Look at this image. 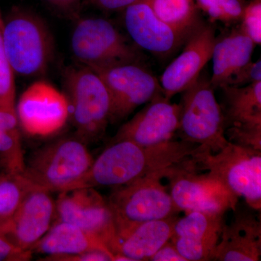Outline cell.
I'll return each mask as SVG.
<instances>
[{"label":"cell","mask_w":261,"mask_h":261,"mask_svg":"<svg viewBox=\"0 0 261 261\" xmlns=\"http://www.w3.org/2000/svg\"><path fill=\"white\" fill-rule=\"evenodd\" d=\"M51 192L35 187L25 195L10 219L8 238L25 250L47 232L56 219V200Z\"/></svg>","instance_id":"obj_18"},{"label":"cell","mask_w":261,"mask_h":261,"mask_svg":"<svg viewBox=\"0 0 261 261\" xmlns=\"http://www.w3.org/2000/svg\"><path fill=\"white\" fill-rule=\"evenodd\" d=\"M196 4L212 21L231 23L240 21L245 5L242 0H195Z\"/></svg>","instance_id":"obj_26"},{"label":"cell","mask_w":261,"mask_h":261,"mask_svg":"<svg viewBox=\"0 0 261 261\" xmlns=\"http://www.w3.org/2000/svg\"><path fill=\"white\" fill-rule=\"evenodd\" d=\"M255 44L240 29L216 37L213 50V74L211 84L214 89L226 87L233 77L252 62Z\"/></svg>","instance_id":"obj_21"},{"label":"cell","mask_w":261,"mask_h":261,"mask_svg":"<svg viewBox=\"0 0 261 261\" xmlns=\"http://www.w3.org/2000/svg\"><path fill=\"white\" fill-rule=\"evenodd\" d=\"M200 171L231 195L243 197L252 210L261 208V151L228 142L216 153L200 151L193 156Z\"/></svg>","instance_id":"obj_4"},{"label":"cell","mask_w":261,"mask_h":261,"mask_svg":"<svg viewBox=\"0 0 261 261\" xmlns=\"http://www.w3.org/2000/svg\"><path fill=\"white\" fill-rule=\"evenodd\" d=\"M42 260L48 261H111L114 260V255L109 250H92L75 254L46 256Z\"/></svg>","instance_id":"obj_29"},{"label":"cell","mask_w":261,"mask_h":261,"mask_svg":"<svg viewBox=\"0 0 261 261\" xmlns=\"http://www.w3.org/2000/svg\"><path fill=\"white\" fill-rule=\"evenodd\" d=\"M3 35L5 51L15 74L32 78L45 73L53 58L54 43L40 17L14 8L3 18Z\"/></svg>","instance_id":"obj_3"},{"label":"cell","mask_w":261,"mask_h":261,"mask_svg":"<svg viewBox=\"0 0 261 261\" xmlns=\"http://www.w3.org/2000/svg\"><path fill=\"white\" fill-rule=\"evenodd\" d=\"M224 214L192 211L176 219L171 240L186 261L214 260Z\"/></svg>","instance_id":"obj_17"},{"label":"cell","mask_w":261,"mask_h":261,"mask_svg":"<svg viewBox=\"0 0 261 261\" xmlns=\"http://www.w3.org/2000/svg\"><path fill=\"white\" fill-rule=\"evenodd\" d=\"M93 161L85 142L76 137H63L33 153L23 174L34 186L61 193L76 188Z\"/></svg>","instance_id":"obj_2"},{"label":"cell","mask_w":261,"mask_h":261,"mask_svg":"<svg viewBox=\"0 0 261 261\" xmlns=\"http://www.w3.org/2000/svg\"><path fill=\"white\" fill-rule=\"evenodd\" d=\"M44 1L65 13L75 15L80 9L82 0H44Z\"/></svg>","instance_id":"obj_34"},{"label":"cell","mask_w":261,"mask_h":261,"mask_svg":"<svg viewBox=\"0 0 261 261\" xmlns=\"http://www.w3.org/2000/svg\"><path fill=\"white\" fill-rule=\"evenodd\" d=\"M123 11L125 28L136 46L159 58L173 54L190 36L161 20L145 0L136 2Z\"/></svg>","instance_id":"obj_16"},{"label":"cell","mask_w":261,"mask_h":261,"mask_svg":"<svg viewBox=\"0 0 261 261\" xmlns=\"http://www.w3.org/2000/svg\"><path fill=\"white\" fill-rule=\"evenodd\" d=\"M176 219L173 216L147 221L118 233L113 254L126 257L128 261L149 260L171 240Z\"/></svg>","instance_id":"obj_20"},{"label":"cell","mask_w":261,"mask_h":261,"mask_svg":"<svg viewBox=\"0 0 261 261\" xmlns=\"http://www.w3.org/2000/svg\"><path fill=\"white\" fill-rule=\"evenodd\" d=\"M55 221L69 223L95 235L113 252L117 239L114 216L108 201L95 188L83 187L59 193Z\"/></svg>","instance_id":"obj_11"},{"label":"cell","mask_w":261,"mask_h":261,"mask_svg":"<svg viewBox=\"0 0 261 261\" xmlns=\"http://www.w3.org/2000/svg\"><path fill=\"white\" fill-rule=\"evenodd\" d=\"M240 30L252 39L255 45L261 44V0H252L245 5Z\"/></svg>","instance_id":"obj_28"},{"label":"cell","mask_w":261,"mask_h":261,"mask_svg":"<svg viewBox=\"0 0 261 261\" xmlns=\"http://www.w3.org/2000/svg\"><path fill=\"white\" fill-rule=\"evenodd\" d=\"M211 25L200 23L190 34L181 54L163 72L160 80L163 95L171 99L198 80L204 67L211 61L216 42Z\"/></svg>","instance_id":"obj_14"},{"label":"cell","mask_w":261,"mask_h":261,"mask_svg":"<svg viewBox=\"0 0 261 261\" xmlns=\"http://www.w3.org/2000/svg\"><path fill=\"white\" fill-rule=\"evenodd\" d=\"M252 210L235 207L231 222L223 225L214 260H260V220Z\"/></svg>","instance_id":"obj_19"},{"label":"cell","mask_w":261,"mask_h":261,"mask_svg":"<svg viewBox=\"0 0 261 261\" xmlns=\"http://www.w3.org/2000/svg\"><path fill=\"white\" fill-rule=\"evenodd\" d=\"M166 169L113 188L107 201L114 216L117 235L136 225L168 219L179 212L162 183Z\"/></svg>","instance_id":"obj_7"},{"label":"cell","mask_w":261,"mask_h":261,"mask_svg":"<svg viewBox=\"0 0 261 261\" xmlns=\"http://www.w3.org/2000/svg\"><path fill=\"white\" fill-rule=\"evenodd\" d=\"M221 89L226 138L235 145L261 150V82Z\"/></svg>","instance_id":"obj_13"},{"label":"cell","mask_w":261,"mask_h":261,"mask_svg":"<svg viewBox=\"0 0 261 261\" xmlns=\"http://www.w3.org/2000/svg\"><path fill=\"white\" fill-rule=\"evenodd\" d=\"M19 123L15 109L0 108V168L23 173L25 168Z\"/></svg>","instance_id":"obj_23"},{"label":"cell","mask_w":261,"mask_h":261,"mask_svg":"<svg viewBox=\"0 0 261 261\" xmlns=\"http://www.w3.org/2000/svg\"><path fill=\"white\" fill-rule=\"evenodd\" d=\"M92 250L111 251L104 242L95 235L75 225L61 221H54L47 232L31 248L32 253L46 256L75 255Z\"/></svg>","instance_id":"obj_22"},{"label":"cell","mask_w":261,"mask_h":261,"mask_svg":"<svg viewBox=\"0 0 261 261\" xmlns=\"http://www.w3.org/2000/svg\"><path fill=\"white\" fill-rule=\"evenodd\" d=\"M154 14L170 27L190 34L201 23L195 0H145Z\"/></svg>","instance_id":"obj_24"},{"label":"cell","mask_w":261,"mask_h":261,"mask_svg":"<svg viewBox=\"0 0 261 261\" xmlns=\"http://www.w3.org/2000/svg\"><path fill=\"white\" fill-rule=\"evenodd\" d=\"M210 80H198L181 92L177 132L181 140L200 146L212 153L227 145L224 115Z\"/></svg>","instance_id":"obj_6"},{"label":"cell","mask_w":261,"mask_h":261,"mask_svg":"<svg viewBox=\"0 0 261 261\" xmlns=\"http://www.w3.org/2000/svg\"><path fill=\"white\" fill-rule=\"evenodd\" d=\"M261 82V61L251 62L230 81L227 86L243 87L247 84Z\"/></svg>","instance_id":"obj_31"},{"label":"cell","mask_w":261,"mask_h":261,"mask_svg":"<svg viewBox=\"0 0 261 261\" xmlns=\"http://www.w3.org/2000/svg\"><path fill=\"white\" fill-rule=\"evenodd\" d=\"M35 187L23 173L0 170V222L10 221L24 197Z\"/></svg>","instance_id":"obj_25"},{"label":"cell","mask_w":261,"mask_h":261,"mask_svg":"<svg viewBox=\"0 0 261 261\" xmlns=\"http://www.w3.org/2000/svg\"><path fill=\"white\" fill-rule=\"evenodd\" d=\"M65 84L75 137L87 145L101 140L111 112V99L104 82L93 70L81 65L66 70Z\"/></svg>","instance_id":"obj_5"},{"label":"cell","mask_w":261,"mask_h":261,"mask_svg":"<svg viewBox=\"0 0 261 261\" xmlns=\"http://www.w3.org/2000/svg\"><path fill=\"white\" fill-rule=\"evenodd\" d=\"M91 4L106 11L123 10L139 0H89Z\"/></svg>","instance_id":"obj_33"},{"label":"cell","mask_w":261,"mask_h":261,"mask_svg":"<svg viewBox=\"0 0 261 261\" xmlns=\"http://www.w3.org/2000/svg\"><path fill=\"white\" fill-rule=\"evenodd\" d=\"M160 94L118 130L112 141L128 140L140 146H153L173 140L177 132L179 104Z\"/></svg>","instance_id":"obj_15"},{"label":"cell","mask_w":261,"mask_h":261,"mask_svg":"<svg viewBox=\"0 0 261 261\" xmlns=\"http://www.w3.org/2000/svg\"><path fill=\"white\" fill-rule=\"evenodd\" d=\"M200 171L193 157L166 169L164 178L169 181L170 195L177 210L221 214L234 210L238 198Z\"/></svg>","instance_id":"obj_9"},{"label":"cell","mask_w":261,"mask_h":261,"mask_svg":"<svg viewBox=\"0 0 261 261\" xmlns=\"http://www.w3.org/2000/svg\"><path fill=\"white\" fill-rule=\"evenodd\" d=\"M73 56L81 65L104 68L139 63L140 53L109 20L87 18L78 20L70 39Z\"/></svg>","instance_id":"obj_8"},{"label":"cell","mask_w":261,"mask_h":261,"mask_svg":"<svg viewBox=\"0 0 261 261\" xmlns=\"http://www.w3.org/2000/svg\"><path fill=\"white\" fill-rule=\"evenodd\" d=\"M91 69L100 77L109 93L111 123L123 121L137 108L163 94L159 81L139 63Z\"/></svg>","instance_id":"obj_10"},{"label":"cell","mask_w":261,"mask_h":261,"mask_svg":"<svg viewBox=\"0 0 261 261\" xmlns=\"http://www.w3.org/2000/svg\"><path fill=\"white\" fill-rule=\"evenodd\" d=\"M171 241V240H170ZM168 241L149 258L151 261H186L178 253L173 243Z\"/></svg>","instance_id":"obj_32"},{"label":"cell","mask_w":261,"mask_h":261,"mask_svg":"<svg viewBox=\"0 0 261 261\" xmlns=\"http://www.w3.org/2000/svg\"><path fill=\"white\" fill-rule=\"evenodd\" d=\"M203 149L181 140L147 147L128 140L112 141L94 160L86 181L94 188H116L192 159Z\"/></svg>","instance_id":"obj_1"},{"label":"cell","mask_w":261,"mask_h":261,"mask_svg":"<svg viewBox=\"0 0 261 261\" xmlns=\"http://www.w3.org/2000/svg\"><path fill=\"white\" fill-rule=\"evenodd\" d=\"M3 18L0 12V108L15 109L14 72L3 42Z\"/></svg>","instance_id":"obj_27"},{"label":"cell","mask_w":261,"mask_h":261,"mask_svg":"<svg viewBox=\"0 0 261 261\" xmlns=\"http://www.w3.org/2000/svg\"><path fill=\"white\" fill-rule=\"evenodd\" d=\"M31 250L17 246L5 235H0V261H27L32 257Z\"/></svg>","instance_id":"obj_30"},{"label":"cell","mask_w":261,"mask_h":261,"mask_svg":"<svg viewBox=\"0 0 261 261\" xmlns=\"http://www.w3.org/2000/svg\"><path fill=\"white\" fill-rule=\"evenodd\" d=\"M10 224L9 221L7 223L0 222V235L7 236L9 233Z\"/></svg>","instance_id":"obj_35"},{"label":"cell","mask_w":261,"mask_h":261,"mask_svg":"<svg viewBox=\"0 0 261 261\" xmlns=\"http://www.w3.org/2000/svg\"><path fill=\"white\" fill-rule=\"evenodd\" d=\"M19 126L31 137L56 135L69 119L65 94L44 81L34 82L20 95L15 106Z\"/></svg>","instance_id":"obj_12"}]
</instances>
